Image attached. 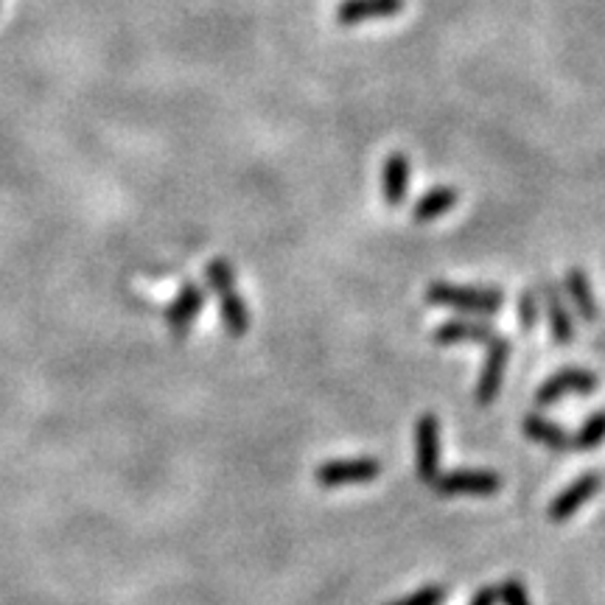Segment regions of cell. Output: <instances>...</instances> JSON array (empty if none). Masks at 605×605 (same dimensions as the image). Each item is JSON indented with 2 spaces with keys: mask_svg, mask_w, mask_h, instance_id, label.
I'll return each instance as SVG.
<instances>
[{
  "mask_svg": "<svg viewBox=\"0 0 605 605\" xmlns=\"http://www.w3.org/2000/svg\"><path fill=\"white\" fill-rule=\"evenodd\" d=\"M205 278L208 286L214 289V295L219 297V315L225 328L230 331V337H244L253 326V317H249V306L244 302V297L236 289V273H233L230 262L225 258H214L205 269Z\"/></svg>",
  "mask_w": 605,
  "mask_h": 605,
  "instance_id": "6da1fadb",
  "label": "cell"
},
{
  "mask_svg": "<svg viewBox=\"0 0 605 605\" xmlns=\"http://www.w3.org/2000/svg\"><path fill=\"white\" fill-rule=\"evenodd\" d=\"M427 300L432 306L463 311V315H496L504 306V291L488 289V286L432 284L427 289Z\"/></svg>",
  "mask_w": 605,
  "mask_h": 605,
  "instance_id": "7a4b0ae2",
  "label": "cell"
},
{
  "mask_svg": "<svg viewBox=\"0 0 605 605\" xmlns=\"http://www.w3.org/2000/svg\"><path fill=\"white\" fill-rule=\"evenodd\" d=\"M438 496L454 499V496H493L502 488V476L496 471L482 469H458L438 474L432 482Z\"/></svg>",
  "mask_w": 605,
  "mask_h": 605,
  "instance_id": "3957f363",
  "label": "cell"
},
{
  "mask_svg": "<svg viewBox=\"0 0 605 605\" xmlns=\"http://www.w3.org/2000/svg\"><path fill=\"white\" fill-rule=\"evenodd\" d=\"M381 474V463L376 458H345L328 460L315 471L317 485L342 488V485H365Z\"/></svg>",
  "mask_w": 605,
  "mask_h": 605,
  "instance_id": "277c9868",
  "label": "cell"
},
{
  "mask_svg": "<svg viewBox=\"0 0 605 605\" xmlns=\"http://www.w3.org/2000/svg\"><path fill=\"white\" fill-rule=\"evenodd\" d=\"M599 485H603V476H599L597 471H586L583 476H577L572 485H566L564 491H561L558 496L550 502V507H546V516H550V522H555V524L570 522V519L581 511L583 504L592 502L594 493H599Z\"/></svg>",
  "mask_w": 605,
  "mask_h": 605,
  "instance_id": "5b68a950",
  "label": "cell"
},
{
  "mask_svg": "<svg viewBox=\"0 0 605 605\" xmlns=\"http://www.w3.org/2000/svg\"><path fill=\"white\" fill-rule=\"evenodd\" d=\"M416 471L423 482H434L440 474V421L432 412L416 423Z\"/></svg>",
  "mask_w": 605,
  "mask_h": 605,
  "instance_id": "8992f818",
  "label": "cell"
},
{
  "mask_svg": "<svg viewBox=\"0 0 605 605\" xmlns=\"http://www.w3.org/2000/svg\"><path fill=\"white\" fill-rule=\"evenodd\" d=\"M597 387H599V379L592 373V370L566 368L561 370V373L550 376V379L541 384V390L535 392V403H539V407H550V403L561 401L564 396H572V392H577V396H588V392H594Z\"/></svg>",
  "mask_w": 605,
  "mask_h": 605,
  "instance_id": "52a82bcc",
  "label": "cell"
},
{
  "mask_svg": "<svg viewBox=\"0 0 605 605\" xmlns=\"http://www.w3.org/2000/svg\"><path fill=\"white\" fill-rule=\"evenodd\" d=\"M539 295H541V306H544L546 311V320H550L552 342L555 345L575 342V320H572L570 306H566L561 286L552 284V280H541Z\"/></svg>",
  "mask_w": 605,
  "mask_h": 605,
  "instance_id": "ba28073f",
  "label": "cell"
},
{
  "mask_svg": "<svg viewBox=\"0 0 605 605\" xmlns=\"http://www.w3.org/2000/svg\"><path fill=\"white\" fill-rule=\"evenodd\" d=\"M205 300H208V297H205L202 286L194 284V280H185V284L180 286L177 297L172 300V306L166 309L168 331L177 339H183L185 334H188V328L194 326L196 315L205 309Z\"/></svg>",
  "mask_w": 605,
  "mask_h": 605,
  "instance_id": "9c48e42d",
  "label": "cell"
},
{
  "mask_svg": "<svg viewBox=\"0 0 605 605\" xmlns=\"http://www.w3.org/2000/svg\"><path fill=\"white\" fill-rule=\"evenodd\" d=\"M507 359H511V342L507 337H499L496 342L488 345V357L482 365L480 381H476V403H491L502 390L504 370H507Z\"/></svg>",
  "mask_w": 605,
  "mask_h": 605,
  "instance_id": "30bf717a",
  "label": "cell"
},
{
  "mask_svg": "<svg viewBox=\"0 0 605 605\" xmlns=\"http://www.w3.org/2000/svg\"><path fill=\"white\" fill-rule=\"evenodd\" d=\"M403 7L407 0H342L337 7V20L342 25H359L368 20L396 18Z\"/></svg>",
  "mask_w": 605,
  "mask_h": 605,
  "instance_id": "8fae6325",
  "label": "cell"
},
{
  "mask_svg": "<svg viewBox=\"0 0 605 605\" xmlns=\"http://www.w3.org/2000/svg\"><path fill=\"white\" fill-rule=\"evenodd\" d=\"M410 177H412L410 157L401 155V152H392V155L387 157L384 168H381V191H384V202L390 208L403 205V199L410 194Z\"/></svg>",
  "mask_w": 605,
  "mask_h": 605,
  "instance_id": "7c38bea8",
  "label": "cell"
},
{
  "mask_svg": "<svg viewBox=\"0 0 605 605\" xmlns=\"http://www.w3.org/2000/svg\"><path fill=\"white\" fill-rule=\"evenodd\" d=\"M499 337H502V334L482 320H449L434 331V342L438 345H460V342L491 345L496 342Z\"/></svg>",
  "mask_w": 605,
  "mask_h": 605,
  "instance_id": "4fadbf2b",
  "label": "cell"
},
{
  "mask_svg": "<svg viewBox=\"0 0 605 605\" xmlns=\"http://www.w3.org/2000/svg\"><path fill=\"white\" fill-rule=\"evenodd\" d=\"M564 295L570 297L572 306H575V311L583 320L586 322L597 320V300H594L592 280H588V275L583 273L581 267H572L570 273L564 275Z\"/></svg>",
  "mask_w": 605,
  "mask_h": 605,
  "instance_id": "5bb4252c",
  "label": "cell"
},
{
  "mask_svg": "<svg viewBox=\"0 0 605 605\" xmlns=\"http://www.w3.org/2000/svg\"><path fill=\"white\" fill-rule=\"evenodd\" d=\"M522 429L533 443L546 445L550 451H572V434L558 423L546 421V418L527 416L522 421Z\"/></svg>",
  "mask_w": 605,
  "mask_h": 605,
  "instance_id": "9a60e30c",
  "label": "cell"
},
{
  "mask_svg": "<svg viewBox=\"0 0 605 605\" xmlns=\"http://www.w3.org/2000/svg\"><path fill=\"white\" fill-rule=\"evenodd\" d=\"M454 205H458V191L449 188V185H438V188L427 191V194L416 202V208H412V219L432 222V219H438V216L449 214Z\"/></svg>",
  "mask_w": 605,
  "mask_h": 605,
  "instance_id": "2e32d148",
  "label": "cell"
},
{
  "mask_svg": "<svg viewBox=\"0 0 605 605\" xmlns=\"http://www.w3.org/2000/svg\"><path fill=\"white\" fill-rule=\"evenodd\" d=\"M599 443H605V410L586 418L577 434H572V451H594Z\"/></svg>",
  "mask_w": 605,
  "mask_h": 605,
  "instance_id": "e0dca14e",
  "label": "cell"
},
{
  "mask_svg": "<svg viewBox=\"0 0 605 605\" xmlns=\"http://www.w3.org/2000/svg\"><path fill=\"white\" fill-rule=\"evenodd\" d=\"M516 315H519V326H522V331H533V328L539 326V320H541L539 289H524L522 295H519Z\"/></svg>",
  "mask_w": 605,
  "mask_h": 605,
  "instance_id": "ac0fdd59",
  "label": "cell"
},
{
  "mask_svg": "<svg viewBox=\"0 0 605 605\" xmlns=\"http://www.w3.org/2000/svg\"><path fill=\"white\" fill-rule=\"evenodd\" d=\"M445 597H449V588L440 586V583H432V586L418 588V592L410 594V597L392 599V603L387 605H443Z\"/></svg>",
  "mask_w": 605,
  "mask_h": 605,
  "instance_id": "d6986e66",
  "label": "cell"
},
{
  "mask_svg": "<svg viewBox=\"0 0 605 605\" xmlns=\"http://www.w3.org/2000/svg\"><path fill=\"white\" fill-rule=\"evenodd\" d=\"M499 599H502V605H530V594L519 577H511L499 586Z\"/></svg>",
  "mask_w": 605,
  "mask_h": 605,
  "instance_id": "ffe728a7",
  "label": "cell"
},
{
  "mask_svg": "<svg viewBox=\"0 0 605 605\" xmlns=\"http://www.w3.org/2000/svg\"><path fill=\"white\" fill-rule=\"evenodd\" d=\"M496 599H499V588L485 586L474 594V599H471L469 605H496Z\"/></svg>",
  "mask_w": 605,
  "mask_h": 605,
  "instance_id": "44dd1931",
  "label": "cell"
}]
</instances>
